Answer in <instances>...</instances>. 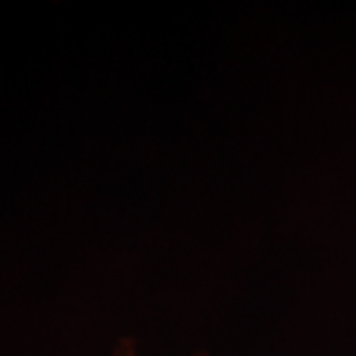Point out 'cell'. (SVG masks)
I'll return each mask as SVG.
<instances>
[{
    "instance_id": "2",
    "label": "cell",
    "mask_w": 356,
    "mask_h": 356,
    "mask_svg": "<svg viewBox=\"0 0 356 356\" xmlns=\"http://www.w3.org/2000/svg\"><path fill=\"white\" fill-rule=\"evenodd\" d=\"M198 356H208V355H198Z\"/></svg>"
},
{
    "instance_id": "1",
    "label": "cell",
    "mask_w": 356,
    "mask_h": 356,
    "mask_svg": "<svg viewBox=\"0 0 356 356\" xmlns=\"http://www.w3.org/2000/svg\"><path fill=\"white\" fill-rule=\"evenodd\" d=\"M113 356H139L137 355V346H135V341H131V339H123L121 343L117 344Z\"/></svg>"
}]
</instances>
